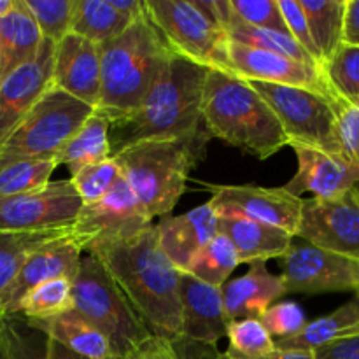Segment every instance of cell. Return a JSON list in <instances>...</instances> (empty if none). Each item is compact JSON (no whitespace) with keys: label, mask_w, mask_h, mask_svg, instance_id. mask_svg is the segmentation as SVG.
I'll return each mask as SVG.
<instances>
[{"label":"cell","mask_w":359,"mask_h":359,"mask_svg":"<svg viewBox=\"0 0 359 359\" xmlns=\"http://www.w3.org/2000/svg\"><path fill=\"white\" fill-rule=\"evenodd\" d=\"M86 252L102 263L158 340L181 342V272L158 245L154 224L133 237L91 245Z\"/></svg>","instance_id":"6da1fadb"},{"label":"cell","mask_w":359,"mask_h":359,"mask_svg":"<svg viewBox=\"0 0 359 359\" xmlns=\"http://www.w3.org/2000/svg\"><path fill=\"white\" fill-rule=\"evenodd\" d=\"M207 70L181 56H172L139 107L111 123V156L137 142L186 139L202 132Z\"/></svg>","instance_id":"7a4b0ae2"},{"label":"cell","mask_w":359,"mask_h":359,"mask_svg":"<svg viewBox=\"0 0 359 359\" xmlns=\"http://www.w3.org/2000/svg\"><path fill=\"white\" fill-rule=\"evenodd\" d=\"M100 100L95 111L109 123L135 111L174 56L149 14L118 37L98 44Z\"/></svg>","instance_id":"3957f363"},{"label":"cell","mask_w":359,"mask_h":359,"mask_svg":"<svg viewBox=\"0 0 359 359\" xmlns=\"http://www.w3.org/2000/svg\"><path fill=\"white\" fill-rule=\"evenodd\" d=\"M202 123L217 137L244 153L269 160L287 146L279 119L248 81L231 72L207 70Z\"/></svg>","instance_id":"277c9868"},{"label":"cell","mask_w":359,"mask_h":359,"mask_svg":"<svg viewBox=\"0 0 359 359\" xmlns=\"http://www.w3.org/2000/svg\"><path fill=\"white\" fill-rule=\"evenodd\" d=\"M207 130L186 139L146 140L112 154L119 174L151 219L174 210L186 191L191 168L202 160Z\"/></svg>","instance_id":"5b68a950"},{"label":"cell","mask_w":359,"mask_h":359,"mask_svg":"<svg viewBox=\"0 0 359 359\" xmlns=\"http://www.w3.org/2000/svg\"><path fill=\"white\" fill-rule=\"evenodd\" d=\"M72 297L74 311L109 340L116 359H133L158 342L102 263L90 252L81 258L72 280Z\"/></svg>","instance_id":"8992f818"},{"label":"cell","mask_w":359,"mask_h":359,"mask_svg":"<svg viewBox=\"0 0 359 359\" xmlns=\"http://www.w3.org/2000/svg\"><path fill=\"white\" fill-rule=\"evenodd\" d=\"M95 107L49 88L0 144V167L18 160H56Z\"/></svg>","instance_id":"52a82bcc"},{"label":"cell","mask_w":359,"mask_h":359,"mask_svg":"<svg viewBox=\"0 0 359 359\" xmlns=\"http://www.w3.org/2000/svg\"><path fill=\"white\" fill-rule=\"evenodd\" d=\"M147 14L170 51L200 67L231 72L226 32L191 0H146Z\"/></svg>","instance_id":"ba28073f"},{"label":"cell","mask_w":359,"mask_h":359,"mask_svg":"<svg viewBox=\"0 0 359 359\" xmlns=\"http://www.w3.org/2000/svg\"><path fill=\"white\" fill-rule=\"evenodd\" d=\"M248 83L279 119L287 139V146L300 144L344 158L337 137V119L330 97L304 88L259 81Z\"/></svg>","instance_id":"9c48e42d"},{"label":"cell","mask_w":359,"mask_h":359,"mask_svg":"<svg viewBox=\"0 0 359 359\" xmlns=\"http://www.w3.org/2000/svg\"><path fill=\"white\" fill-rule=\"evenodd\" d=\"M181 342L174 346L179 359H214L217 344L226 339L228 318L224 314L223 291L181 272Z\"/></svg>","instance_id":"30bf717a"},{"label":"cell","mask_w":359,"mask_h":359,"mask_svg":"<svg viewBox=\"0 0 359 359\" xmlns=\"http://www.w3.org/2000/svg\"><path fill=\"white\" fill-rule=\"evenodd\" d=\"M81 207L83 202L70 179L51 181L35 191L0 198V231L28 233L72 228Z\"/></svg>","instance_id":"8fae6325"},{"label":"cell","mask_w":359,"mask_h":359,"mask_svg":"<svg viewBox=\"0 0 359 359\" xmlns=\"http://www.w3.org/2000/svg\"><path fill=\"white\" fill-rule=\"evenodd\" d=\"M149 226H153V219L119 174L104 198L81 207L70 238L86 252L91 245L133 237Z\"/></svg>","instance_id":"7c38bea8"},{"label":"cell","mask_w":359,"mask_h":359,"mask_svg":"<svg viewBox=\"0 0 359 359\" xmlns=\"http://www.w3.org/2000/svg\"><path fill=\"white\" fill-rule=\"evenodd\" d=\"M314 248L359 262V198L353 189L333 198H307L297 237Z\"/></svg>","instance_id":"4fadbf2b"},{"label":"cell","mask_w":359,"mask_h":359,"mask_svg":"<svg viewBox=\"0 0 359 359\" xmlns=\"http://www.w3.org/2000/svg\"><path fill=\"white\" fill-rule=\"evenodd\" d=\"M210 205L217 216L237 214L269 226L280 228L297 237L304 198L287 193L284 188H263L251 184H207Z\"/></svg>","instance_id":"5bb4252c"},{"label":"cell","mask_w":359,"mask_h":359,"mask_svg":"<svg viewBox=\"0 0 359 359\" xmlns=\"http://www.w3.org/2000/svg\"><path fill=\"white\" fill-rule=\"evenodd\" d=\"M286 293L321 294L354 291L359 284V262L314 248L309 242H294L283 258Z\"/></svg>","instance_id":"9a60e30c"},{"label":"cell","mask_w":359,"mask_h":359,"mask_svg":"<svg viewBox=\"0 0 359 359\" xmlns=\"http://www.w3.org/2000/svg\"><path fill=\"white\" fill-rule=\"evenodd\" d=\"M228 62H230L231 74L244 81L304 88L326 97L333 93L321 69L276 53L262 51L228 41Z\"/></svg>","instance_id":"2e32d148"},{"label":"cell","mask_w":359,"mask_h":359,"mask_svg":"<svg viewBox=\"0 0 359 359\" xmlns=\"http://www.w3.org/2000/svg\"><path fill=\"white\" fill-rule=\"evenodd\" d=\"M55 42L42 41L37 55L0 81V144L51 88Z\"/></svg>","instance_id":"e0dca14e"},{"label":"cell","mask_w":359,"mask_h":359,"mask_svg":"<svg viewBox=\"0 0 359 359\" xmlns=\"http://www.w3.org/2000/svg\"><path fill=\"white\" fill-rule=\"evenodd\" d=\"M83 249L69 237L44 245L25 259L9 286L0 294V316L11 318L18 314V305L25 294L35 286L53 279L74 280L79 270Z\"/></svg>","instance_id":"ac0fdd59"},{"label":"cell","mask_w":359,"mask_h":359,"mask_svg":"<svg viewBox=\"0 0 359 359\" xmlns=\"http://www.w3.org/2000/svg\"><path fill=\"white\" fill-rule=\"evenodd\" d=\"M51 86L97 109L100 100V49L76 34L55 44Z\"/></svg>","instance_id":"d6986e66"},{"label":"cell","mask_w":359,"mask_h":359,"mask_svg":"<svg viewBox=\"0 0 359 359\" xmlns=\"http://www.w3.org/2000/svg\"><path fill=\"white\" fill-rule=\"evenodd\" d=\"M297 154V174L283 186L287 193L302 198L304 193L312 198H333L353 189L359 181V168L344 158L316 147L290 146Z\"/></svg>","instance_id":"ffe728a7"},{"label":"cell","mask_w":359,"mask_h":359,"mask_svg":"<svg viewBox=\"0 0 359 359\" xmlns=\"http://www.w3.org/2000/svg\"><path fill=\"white\" fill-rule=\"evenodd\" d=\"M154 230L158 245L179 272H186L195 256L219 233L217 214L210 202L181 216H163Z\"/></svg>","instance_id":"44dd1931"},{"label":"cell","mask_w":359,"mask_h":359,"mask_svg":"<svg viewBox=\"0 0 359 359\" xmlns=\"http://www.w3.org/2000/svg\"><path fill=\"white\" fill-rule=\"evenodd\" d=\"M228 321L259 319L283 294L286 286L280 276L270 272L263 262L252 263L244 276L231 279L221 287Z\"/></svg>","instance_id":"7402d4cb"},{"label":"cell","mask_w":359,"mask_h":359,"mask_svg":"<svg viewBox=\"0 0 359 359\" xmlns=\"http://www.w3.org/2000/svg\"><path fill=\"white\" fill-rule=\"evenodd\" d=\"M219 233L226 235L233 248L237 249L242 263H266L269 259H283L290 251L294 237L280 228L269 226L237 214L217 216Z\"/></svg>","instance_id":"603a6c76"},{"label":"cell","mask_w":359,"mask_h":359,"mask_svg":"<svg viewBox=\"0 0 359 359\" xmlns=\"http://www.w3.org/2000/svg\"><path fill=\"white\" fill-rule=\"evenodd\" d=\"M42 37L23 0H16L11 13L0 18V81L18 67L30 62L41 49Z\"/></svg>","instance_id":"cb8c5ba5"},{"label":"cell","mask_w":359,"mask_h":359,"mask_svg":"<svg viewBox=\"0 0 359 359\" xmlns=\"http://www.w3.org/2000/svg\"><path fill=\"white\" fill-rule=\"evenodd\" d=\"M27 321V319H25ZM48 339L88 359H116L109 340L76 311H69L46 321H27Z\"/></svg>","instance_id":"d4e9b609"},{"label":"cell","mask_w":359,"mask_h":359,"mask_svg":"<svg viewBox=\"0 0 359 359\" xmlns=\"http://www.w3.org/2000/svg\"><path fill=\"white\" fill-rule=\"evenodd\" d=\"M359 332V302L351 300L326 314L323 318L307 323L300 333L291 339L276 340L279 351H311L316 353L321 347L335 340L349 337Z\"/></svg>","instance_id":"484cf974"},{"label":"cell","mask_w":359,"mask_h":359,"mask_svg":"<svg viewBox=\"0 0 359 359\" xmlns=\"http://www.w3.org/2000/svg\"><path fill=\"white\" fill-rule=\"evenodd\" d=\"M111 123L97 111L83 123L56 156L58 165H67L70 174L86 165L100 163L111 158Z\"/></svg>","instance_id":"4316f807"},{"label":"cell","mask_w":359,"mask_h":359,"mask_svg":"<svg viewBox=\"0 0 359 359\" xmlns=\"http://www.w3.org/2000/svg\"><path fill=\"white\" fill-rule=\"evenodd\" d=\"M325 65L342 46L346 0H298ZM323 70V69H321Z\"/></svg>","instance_id":"83f0119b"},{"label":"cell","mask_w":359,"mask_h":359,"mask_svg":"<svg viewBox=\"0 0 359 359\" xmlns=\"http://www.w3.org/2000/svg\"><path fill=\"white\" fill-rule=\"evenodd\" d=\"M133 21L118 13L107 0H76L70 32L93 44L118 37Z\"/></svg>","instance_id":"f1b7e54d"},{"label":"cell","mask_w":359,"mask_h":359,"mask_svg":"<svg viewBox=\"0 0 359 359\" xmlns=\"http://www.w3.org/2000/svg\"><path fill=\"white\" fill-rule=\"evenodd\" d=\"M72 228L28 231V233H2L0 231V294L9 286L25 259L44 245L69 237ZM2 318V316H0Z\"/></svg>","instance_id":"f546056e"},{"label":"cell","mask_w":359,"mask_h":359,"mask_svg":"<svg viewBox=\"0 0 359 359\" xmlns=\"http://www.w3.org/2000/svg\"><path fill=\"white\" fill-rule=\"evenodd\" d=\"M224 32H226L228 41L235 42V44L262 49V51L276 53V55L286 56V58L297 60V62L307 63V65L321 69V67L316 63V60L312 58V56L309 55V53L305 51L290 34L251 27V25H245L242 23L241 20H237V18L233 16V13H231V18L230 21H228Z\"/></svg>","instance_id":"4dcf8cb0"},{"label":"cell","mask_w":359,"mask_h":359,"mask_svg":"<svg viewBox=\"0 0 359 359\" xmlns=\"http://www.w3.org/2000/svg\"><path fill=\"white\" fill-rule=\"evenodd\" d=\"M238 265H241V259H238L237 249L233 248L226 235L217 233L195 256L186 272L209 286L223 287Z\"/></svg>","instance_id":"1f68e13d"},{"label":"cell","mask_w":359,"mask_h":359,"mask_svg":"<svg viewBox=\"0 0 359 359\" xmlns=\"http://www.w3.org/2000/svg\"><path fill=\"white\" fill-rule=\"evenodd\" d=\"M74 309L72 280L53 279L28 291L18 305V314L27 321H46Z\"/></svg>","instance_id":"d6a6232c"},{"label":"cell","mask_w":359,"mask_h":359,"mask_svg":"<svg viewBox=\"0 0 359 359\" xmlns=\"http://www.w3.org/2000/svg\"><path fill=\"white\" fill-rule=\"evenodd\" d=\"M226 359H273L277 354L276 339L270 337L259 319H237L228 323Z\"/></svg>","instance_id":"836d02e7"},{"label":"cell","mask_w":359,"mask_h":359,"mask_svg":"<svg viewBox=\"0 0 359 359\" xmlns=\"http://www.w3.org/2000/svg\"><path fill=\"white\" fill-rule=\"evenodd\" d=\"M56 160H18L0 167V198L35 191L51 182Z\"/></svg>","instance_id":"e575fe53"},{"label":"cell","mask_w":359,"mask_h":359,"mask_svg":"<svg viewBox=\"0 0 359 359\" xmlns=\"http://www.w3.org/2000/svg\"><path fill=\"white\" fill-rule=\"evenodd\" d=\"M323 74L333 93L349 102L359 100V48L342 44L323 65Z\"/></svg>","instance_id":"d590c367"},{"label":"cell","mask_w":359,"mask_h":359,"mask_svg":"<svg viewBox=\"0 0 359 359\" xmlns=\"http://www.w3.org/2000/svg\"><path fill=\"white\" fill-rule=\"evenodd\" d=\"M46 41L60 42L72 28L76 0H23Z\"/></svg>","instance_id":"8d00e7d4"},{"label":"cell","mask_w":359,"mask_h":359,"mask_svg":"<svg viewBox=\"0 0 359 359\" xmlns=\"http://www.w3.org/2000/svg\"><path fill=\"white\" fill-rule=\"evenodd\" d=\"M118 177V165L112 158H109V160L100 161V163L86 165V167L70 174V182H72L83 205H90V203L104 198L111 191Z\"/></svg>","instance_id":"74e56055"},{"label":"cell","mask_w":359,"mask_h":359,"mask_svg":"<svg viewBox=\"0 0 359 359\" xmlns=\"http://www.w3.org/2000/svg\"><path fill=\"white\" fill-rule=\"evenodd\" d=\"M337 119V137L344 160L359 168V107L340 95H330Z\"/></svg>","instance_id":"f35d334b"},{"label":"cell","mask_w":359,"mask_h":359,"mask_svg":"<svg viewBox=\"0 0 359 359\" xmlns=\"http://www.w3.org/2000/svg\"><path fill=\"white\" fill-rule=\"evenodd\" d=\"M25 326L18 316L0 318V359H44L46 344L39 349V339L25 335Z\"/></svg>","instance_id":"ab89813d"},{"label":"cell","mask_w":359,"mask_h":359,"mask_svg":"<svg viewBox=\"0 0 359 359\" xmlns=\"http://www.w3.org/2000/svg\"><path fill=\"white\" fill-rule=\"evenodd\" d=\"M259 321L270 333V337L272 339L276 337L277 340L291 339L300 333L309 323L304 309L297 302H276L272 307L266 309Z\"/></svg>","instance_id":"60d3db41"},{"label":"cell","mask_w":359,"mask_h":359,"mask_svg":"<svg viewBox=\"0 0 359 359\" xmlns=\"http://www.w3.org/2000/svg\"><path fill=\"white\" fill-rule=\"evenodd\" d=\"M230 6L233 16L242 23L287 34L277 0H230Z\"/></svg>","instance_id":"b9f144b4"},{"label":"cell","mask_w":359,"mask_h":359,"mask_svg":"<svg viewBox=\"0 0 359 359\" xmlns=\"http://www.w3.org/2000/svg\"><path fill=\"white\" fill-rule=\"evenodd\" d=\"M277 6H279L280 16H283L284 25H286L287 34H290L323 69L321 56H319L318 48H316L314 41H312L307 18H305V13L304 9H302L300 2H298V0H277Z\"/></svg>","instance_id":"7bdbcfd3"},{"label":"cell","mask_w":359,"mask_h":359,"mask_svg":"<svg viewBox=\"0 0 359 359\" xmlns=\"http://www.w3.org/2000/svg\"><path fill=\"white\" fill-rule=\"evenodd\" d=\"M318 359H359V332L316 351Z\"/></svg>","instance_id":"ee69618b"},{"label":"cell","mask_w":359,"mask_h":359,"mask_svg":"<svg viewBox=\"0 0 359 359\" xmlns=\"http://www.w3.org/2000/svg\"><path fill=\"white\" fill-rule=\"evenodd\" d=\"M342 44L359 48V0H346Z\"/></svg>","instance_id":"f6af8a7d"},{"label":"cell","mask_w":359,"mask_h":359,"mask_svg":"<svg viewBox=\"0 0 359 359\" xmlns=\"http://www.w3.org/2000/svg\"><path fill=\"white\" fill-rule=\"evenodd\" d=\"M118 13L128 16L132 21L147 16L146 0H107Z\"/></svg>","instance_id":"bcb514c9"},{"label":"cell","mask_w":359,"mask_h":359,"mask_svg":"<svg viewBox=\"0 0 359 359\" xmlns=\"http://www.w3.org/2000/svg\"><path fill=\"white\" fill-rule=\"evenodd\" d=\"M133 359H179V356L172 344L158 340L154 346H151L149 349H146L144 353H140L139 356Z\"/></svg>","instance_id":"7dc6e473"},{"label":"cell","mask_w":359,"mask_h":359,"mask_svg":"<svg viewBox=\"0 0 359 359\" xmlns=\"http://www.w3.org/2000/svg\"><path fill=\"white\" fill-rule=\"evenodd\" d=\"M44 359H88L81 354L74 353V351L67 349L65 346L58 344L56 340H51L46 337V351H44Z\"/></svg>","instance_id":"c3c4849f"},{"label":"cell","mask_w":359,"mask_h":359,"mask_svg":"<svg viewBox=\"0 0 359 359\" xmlns=\"http://www.w3.org/2000/svg\"><path fill=\"white\" fill-rule=\"evenodd\" d=\"M273 359H318L311 351H277Z\"/></svg>","instance_id":"681fc988"},{"label":"cell","mask_w":359,"mask_h":359,"mask_svg":"<svg viewBox=\"0 0 359 359\" xmlns=\"http://www.w3.org/2000/svg\"><path fill=\"white\" fill-rule=\"evenodd\" d=\"M16 0H0V18L6 16L7 13H11V9L14 7Z\"/></svg>","instance_id":"f907efd6"},{"label":"cell","mask_w":359,"mask_h":359,"mask_svg":"<svg viewBox=\"0 0 359 359\" xmlns=\"http://www.w3.org/2000/svg\"><path fill=\"white\" fill-rule=\"evenodd\" d=\"M353 191H354V193H356V195H358V198H359V181L356 182V184H354V186H353Z\"/></svg>","instance_id":"816d5d0a"},{"label":"cell","mask_w":359,"mask_h":359,"mask_svg":"<svg viewBox=\"0 0 359 359\" xmlns=\"http://www.w3.org/2000/svg\"><path fill=\"white\" fill-rule=\"evenodd\" d=\"M354 293H356V300L359 302V284L356 286V290H354Z\"/></svg>","instance_id":"f5cc1de1"},{"label":"cell","mask_w":359,"mask_h":359,"mask_svg":"<svg viewBox=\"0 0 359 359\" xmlns=\"http://www.w3.org/2000/svg\"><path fill=\"white\" fill-rule=\"evenodd\" d=\"M214 359H226V358H224V354H217V356Z\"/></svg>","instance_id":"db71d44e"},{"label":"cell","mask_w":359,"mask_h":359,"mask_svg":"<svg viewBox=\"0 0 359 359\" xmlns=\"http://www.w3.org/2000/svg\"><path fill=\"white\" fill-rule=\"evenodd\" d=\"M354 104H356V105H358V107H359V100H358V102H354Z\"/></svg>","instance_id":"11a10c76"}]
</instances>
